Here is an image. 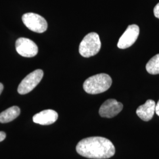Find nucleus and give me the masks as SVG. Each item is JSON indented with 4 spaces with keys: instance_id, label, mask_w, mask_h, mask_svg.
<instances>
[{
    "instance_id": "f257e3e1",
    "label": "nucleus",
    "mask_w": 159,
    "mask_h": 159,
    "mask_svg": "<svg viewBox=\"0 0 159 159\" xmlns=\"http://www.w3.org/2000/svg\"><path fill=\"white\" fill-rule=\"evenodd\" d=\"M76 151L86 158L105 159L113 157L115 154L114 146L110 140L102 137H90L78 143Z\"/></svg>"
},
{
    "instance_id": "f03ea898",
    "label": "nucleus",
    "mask_w": 159,
    "mask_h": 159,
    "mask_svg": "<svg viewBox=\"0 0 159 159\" xmlns=\"http://www.w3.org/2000/svg\"><path fill=\"white\" fill-rule=\"evenodd\" d=\"M111 84L112 80L110 76L108 74L102 73L88 78L83 84V89L88 94H97L107 91Z\"/></svg>"
},
{
    "instance_id": "7ed1b4c3",
    "label": "nucleus",
    "mask_w": 159,
    "mask_h": 159,
    "mask_svg": "<svg viewBox=\"0 0 159 159\" xmlns=\"http://www.w3.org/2000/svg\"><path fill=\"white\" fill-rule=\"evenodd\" d=\"M101 41L96 33H90L86 35L79 46L80 54L85 58L96 55L101 48Z\"/></svg>"
},
{
    "instance_id": "20e7f679",
    "label": "nucleus",
    "mask_w": 159,
    "mask_h": 159,
    "mask_svg": "<svg viewBox=\"0 0 159 159\" xmlns=\"http://www.w3.org/2000/svg\"><path fill=\"white\" fill-rule=\"evenodd\" d=\"M22 20L23 23L29 30L35 33H44L48 27V24L45 18L33 12L26 13L23 15Z\"/></svg>"
},
{
    "instance_id": "39448f33",
    "label": "nucleus",
    "mask_w": 159,
    "mask_h": 159,
    "mask_svg": "<svg viewBox=\"0 0 159 159\" xmlns=\"http://www.w3.org/2000/svg\"><path fill=\"white\" fill-rule=\"evenodd\" d=\"M44 73L42 70L38 69L27 75L22 80L18 87V92L20 94H26L32 91L39 84L43 79Z\"/></svg>"
},
{
    "instance_id": "423d86ee",
    "label": "nucleus",
    "mask_w": 159,
    "mask_h": 159,
    "mask_svg": "<svg viewBox=\"0 0 159 159\" xmlns=\"http://www.w3.org/2000/svg\"><path fill=\"white\" fill-rule=\"evenodd\" d=\"M16 48L17 52L24 57H33L35 56L39 51L37 44L26 38H20L16 41Z\"/></svg>"
},
{
    "instance_id": "0eeeda50",
    "label": "nucleus",
    "mask_w": 159,
    "mask_h": 159,
    "mask_svg": "<svg viewBox=\"0 0 159 159\" xmlns=\"http://www.w3.org/2000/svg\"><path fill=\"white\" fill-rule=\"evenodd\" d=\"M140 33L138 25L133 24L128 26L125 32L120 38L117 47L120 49H125L132 46L136 41Z\"/></svg>"
},
{
    "instance_id": "6e6552de",
    "label": "nucleus",
    "mask_w": 159,
    "mask_h": 159,
    "mask_svg": "<svg viewBox=\"0 0 159 159\" xmlns=\"http://www.w3.org/2000/svg\"><path fill=\"white\" fill-rule=\"evenodd\" d=\"M123 108L121 102L115 99H108L103 102L99 109V114L102 117L113 118L121 112Z\"/></svg>"
},
{
    "instance_id": "1a4fd4ad",
    "label": "nucleus",
    "mask_w": 159,
    "mask_h": 159,
    "mask_svg": "<svg viewBox=\"0 0 159 159\" xmlns=\"http://www.w3.org/2000/svg\"><path fill=\"white\" fill-rule=\"evenodd\" d=\"M58 115L53 110H45L34 115L33 120L35 123L41 125H50L58 119Z\"/></svg>"
},
{
    "instance_id": "9d476101",
    "label": "nucleus",
    "mask_w": 159,
    "mask_h": 159,
    "mask_svg": "<svg viewBox=\"0 0 159 159\" xmlns=\"http://www.w3.org/2000/svg\"><path fill=\"white\" fill-rule=\"evenodd\" d=\"M156 103L152 100H148L143 105L139 106L136 110L137 116L144 121H148L153 117Z\"/></svg>"
},
{
    "instance_id": "9b49d317",
    "label": "nucleus",
    "mask_w": 159,
    "mask_h": 159,
    "mask_svg": "<svg viewBox=\"0 0 159 159\" xmlns=\"http://www.w3.org/2000/svg\"><path fill=\"white\" fill-rule=\"evenodd\" d=\"M20 114V109L17 106H12L0 114V123H7L16 119Z\"/></svg>"
},
{
    "instance_id": "f8f14e48",
    "label": "nucleus",
    "mask_w": 159,
    "mask_h": 159,
    "mask_svg": "<svg viewBox=\"0 0 159 159\" xmlns=\"http://www.w3.org/2000/svg\"><path fill=\"white\" fill-rule=\"evenodd\" d=\"M146 68L149 74H159V54L154 56L148 61Z\"/></svg>"
},
{
    "instance_id": "ddd939ff",
    "label": "nucleus",
    "mask_w": 159,
    "mask_h": 159,
    "mask_svg": "<svg viewBox=\"0 0 159 159\" xmlns=\"http://www.w3.org/2000/svg\"><path fill=\"white\" fill-rule=\"evenodd\" d=\"M153 11L154 16L159 19V2L155 6Z\"/></svg>"
},
{
    "instance_id": "4468645a",
    "label": "nucleus",
    "mask_w": 159,
    "mask_h": 159,
    "mask_svg": "<svg viewBox=\"0 0 159 159\" xmlns=\"http://www.w3.org/2000/svg\"><path fill=\"white\" fill-rule=\"evenodd\" d=\"M6 137V133L3 131H0V142H2Z\"/></svg>"
},
{
    "instance_id": "2eb2a0df",
    "label": "nucleus",
    "mask_w": 159,
    "mask_h": 159,
    "mask_svg": "<svg viewBox=\"0 0 159 159\" xmlns=\"http://www.w3.org/2000/svg\"><path fill=\"white\" fill-rule=\"evenodd\" d=\"M155 112H156V113L157 114V115H158L159 116V102L157 103V104L156 105Z\"/></svg>"
},
{
    "instance_id": "dca6fc26",
    "label": "nucleus",
    "mask_w": 159,
    "mask_h": 159,
    "mask_svg": "<svg viewBox=\"0 0 159 159\" xmlns=\"http://www.w3.org/2000/svg\"><path fill=\"white\" fill-rule=\"evenodd\" d=\"M3 89H4V86H3V84H2V83H0V94H1L2 91V90H3Z\"/></svg>"
}]
</instances>
